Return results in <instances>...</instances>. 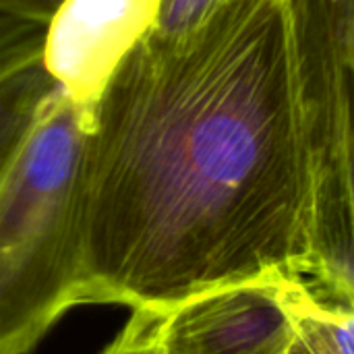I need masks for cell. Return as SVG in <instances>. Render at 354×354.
<instances>
[{
	"instance_id": "6da1fadb",
	"label": "cell",
	"mask_w": 354,
	"mask_h": 354,
	"mask_svg": "<svg viewBox=\"0 0 354 354\" xmlns=\"http://www.w3.org/2000/svg\"><path fill=\"white\" fill-rule=\"evenodd\" d=\"M354 0H218L145 31L87 114L81 305L259 278L354 303Z\"/></svg>"
},
{
	"instance_id": "7a4b0ae2",
	"label": "cell",
	"mask_w": 354,
	"mask_h": 354,
	"mask_svg": "<svg viewBox=\"0 0 354 354\" xmlns=\"http://www.w3.org/2000/svg\"><path fill=\"white\" fill-rule=\"evenodd\" d=\"M87 112L58 87L0 176V354H27L81 305L77 222Z\"/></svg>"
},
{
	"instance_id": "3957f363",
	"label": "cell",
	"mask_w": 354,
	"mask_h": 354,
	"mask_svg": "<svg viewBox=\"0 0 354 354\" xmlns=\"http://www.w3.org/2000/svg\"><path fill=\"white\" fill-rule=\"evenodd\" d=\"M292 282H236L158 311L162 353L284 354L292 334Z\"/></svg>"
},
{
	"instance_id": "277c9868",
	"label": "cell",
	"mask_w": 354,
	"mask_h": 354,
	"mask_svg": "<svg viewBox=\"0 0 354 354\" xmlns=\"http://www.w3.org/2000/svg\"><path fill=\"white\" fill-rule=\"evenodd\" d=\"M151 19L153 0H64L46 23L41 64L54 85L89 114Z\"/></svg>"
},
{
	"instance_id": "5b68a950",
	"label": "cell",
	"mask_w": 354,
	"mask_h": 354,
	"mask_svg": "<svg viewBox=\"0 0 354 354\" xmlns=\"http://www.w3.org/2000/svg\"><path fill=\"white\" fill-rule=\"evenodd\" d=\"M54 91L41 56L0 75V176Z\"/></svg>"
},
{
	"instance_id": "8992f818",
	"label": "cell",
	"mask_w": 354,
	"mask_h": 354,
	"mask_svg": "<svg viewBox=\"0 0 354 354\" xmlns=\"http://www.w3.org/2000/svg\"><path fill=\"white\" fill-rule=\"evenodd\" d=\"M292 334L284 354H354V311L315 301L292 282Z\"/></svg>"
},
{
	"instance_id": "52a82bcc",
	"label": "cell",
	"mask_w": 354,
	"mask_h": 354,
	"mask_svg": "<svg viewBox=\"0 0 354 354\" xmlns=\"http://www.w3.org/2000/svg\"><path fill=\"white\" fill-rule=\"evenodd\" d=\"M46 23L0 10V75L41 56Z\"/></svg>"
},
{
	"instance_id": "ba28073f",
	"label": "cell",
	"mask_w": 354,
	"mask_h": 354,
	"mask_svg": "<svg viewBox=\"0 0 354 354\" xmlns=\"http://www.w3.org/2000/svg\"><path fill=\"white\" fill-rule=\"evenodd\" d=\"M218 0H153V19L147 31L174 37L195 27Z\"/></svg>"
},
{
	"instance_id": "9c48e42d",
	"label": "cell",
	"mask_w": 354,
	"mask_h": 354,
	"mask_svg": "<svg viewBox=\"0 0 354 354\" xmlns=\"http://www.w3.org/2000/svg\"><path fill=\"white\" fill-rule=\"evenodd\" d=\"M100 354H164L158 340V309H133L127 328Z\"/></svg>"
},
{
	"instance_id": "30bf717a",
	"label": "cell",
	"mask_w": 354,
	"mask_h": 354,
	"mask_svg": "<svg viewBox=\"0 0 354 354\" xmlns=\"http://www.w3.org/2000/svg\"><path fill=\"white\" fill-rule=\"evenodd\" d=\"M62 2L64 0H0V10L48 23V19Z\"/></svg>"
}]
</instances>
